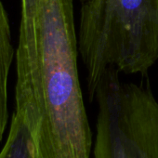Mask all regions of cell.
Here are the masks:
<instances>
[{
    "instance_id": "6da1fadb",
    "label": "cell",
    "mask_w": 158,
    "mask_h": 158,
    "mask_svg": "<svg viewBox=\"0 0 158 158\" xmlns=\"http://www.w3.org/2000/svg\"><path fill=\"white\" fill-rule=\"evenodd\" d=\"M73 0H21L15 100L33 113L36 158H90Z\"/></svg>"
},
{
    "instance_id": "7a4b0ae2",
    "label": "cell",
    "mask_w": 158,
    "mask_h": 158,
    "mask_svg": "<svg viewBox=\"0 0 158 158\" xmlns=\"http://www.w3.org/2000/svg\"><path fill=\"white\" fill-rule=\"evenodd\" d=\"M77 39L90 102L111 66L148 78L158 61V0H88L81 4Z\"/></svg>"
},
{
    "instance_id": "3957f363",
    "label": "cell",
    "mask_w": 158,
    "mask_h": 158,
    "mask_svg": "<svg viewBox=\"0 0 158 158\" xmlns=\"http://www.w3.org/2000/svg\"><path fill=\"white\" fill-rule=\"evenodd\" d=\"M119 73L109 67L96 89L93 158H158V101L149 79L123 83Z\"/></svg>"
},
{
    "instance_id": "277c9868",
    "label": "cell",
    "mask_w": 158,
    "mask_h": 158,
    "mask_svg": "<svg viewBox=\"0 0 158 158\" xmlns=\"http://www.w3.org/2000/svg\"><path fill=\"white\" fill-rule=\"evenodd\" d=\"M0 158H36L33 118L28 108L15 102L9 133Z\"/></svg>"
},
{
    "instance_id": "5b68a950",
    "label": "cell",
    "mask_w": 158,
    "mask_h": 158,
    "mask_svg": "<svg viewBox=\"0 0 158 158\" xmlns=\"http://www.w3.org/2000/svg\"><path fill=\"white\" fill-rule=\"evenodd\" d=\"M14 54L9 18L0 0V141L4 138L9 120L8 81Z\"/></svg>"
},
{
    "instance_id": "8992f818",
    "label": "cell",
    "mask_w": 158,
    "mask_h": 158,
    "mask_svg": "<svg viewBox=\"0 0 158 158\" xmlns=\"http://www.w3.org/2000/svg\"><path fill=\"white\" fill-rule=\"evenodd\" d=\"M88 0H80V2H81V4H83V3H85V2H87Z\"/></svg>"
}]
</instances>
